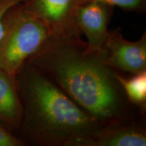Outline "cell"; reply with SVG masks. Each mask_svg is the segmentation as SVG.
<instances>
[{"instance_id": "cell-1", "label": "cell", "mask_w": 146, "mask_h": 146, "mask_svg": "<svg viewBox=\"0 0 146 146\" xmlns=\"http://www.w3.org/2000/svg\"><path fill=\"white\" fill-rule=\"evenodd\" d=\"M27 63L39 69L73 102L104 125L143 120L128 101L106 63L104 50H94L81 36L50 37Z\"/></svg>"}, {"instance_id": "cell-2", "label": "cell", "mask_w": 146, "mask_h": 146, "mask_svg": "<svg viewBox=\"0 0 146 146\" xmlns=\"http://www.w3.org/2000/svg\"><path fill=\"white\" fill-rule=\"evenodd\" d=\"M15 80L23 107L18 130L26 143L72 146L104 126L34 66L25 64Z\"/></svg>"}, {"instance_id": "cell-3", "label": "cell", "mask_w": 146, "mask_h": 146, "mask_svg": "<svg viewBox=\"0 0 146 146\" xmlns=\"http://www.w3.org/2000/svg\"><path fill=\"white\" fill-rule=\"evenodd\" d=\"M50 37L44 23L29 12L23 2L14 5L4 16V33L0 41V69L15 77Z\"/></svg>"}, {"instance_id": "cell-4", "label": "cell", "mask_w": 146, "mask_h": 146, "mask_svg": "<svg viewBox=\"0 0 146 146\" xmlns=\"http://www.w3.org/2000/svg\"><path fill=\"white\" fill-rule=\"evenodd\" d=\"M84 0H26L29 12L44 23L51 37L81 36L76 14Z\"/></svg>"}, {"instance_id": "cell-5", "label": "cell", "mask_w": 146, "mask_h": 146, "mask_svg": "<svg viewBox=\"0 0 146 146\" xmlns=\"http://www.w3.org/2000/svg\"><path fill=\"white\" fill-rule=\"evenodd\" d=\"M103 49L106 63L117 71L135 74L146 70V34L140 39L129 41L120 29L109 31Z\"/></svg>"}, {"instance_id": "cell-6", "label": "cell", "mask_w": 146, "mask_h": 146, "mask_svg": "<svg viewBox=\"0 0 146 146\" xmlns=\"http://www.w3.org/2000/svg\"><path fill=\"white\" fill-rule=\"evenodd\" d=\"M143 120L104 125L96 132L76 140L72 146H145Z\"/></svg>"}, {"instance_id": "cell-7", "label": "cell", "mask_w": 146, "mask_h": 146, "mask_svg": "<svg viewBox=\"0 0 146 146\" xmlns=\"http://www.w3.org/2000/svg\"><path fill=\"white\" fill-rule=\"evenodd\" d=\"M114 7L99 1H86L79 5L76 14V25L86 36L92 50H103Z\"/></svg>"}, {"instance_id": "cell-8", "label": "cell", "mask_w": 146, "mask_h": 146, "mask_svg": "<svg viewBox=\"0 0 146 146\" xmlns=\"http://www.w3.org/2000/svg\"><path fill=\"white\" fill-rule=\"evenodd\" d=\"M23 115L15 77L0 69V122L14 132L19 129Z\"/></svg>"}, {"instance_id": "cell-9", "label": "cell", "mask_w": 146, "mask_h": 146, "mask_svg": "<svg viewBox=\"0 0 146 146\" xmlns=\"http://www.w3.org/2000/svg\"><path fill=\"white\" fill-rule=\"evenodd\" d=\"M116 78L121 85L127 99L145 116L146 110V70L126 77L119 72Z\"/></svg>"}, {"instance_id": "cell-10", "label": "cell", "mask_w": 146, "mask_h": 146, "mask_svg": "<svg viewBox=\"0 0 146 146\" xmlns=\"http://www.w3.org/2000/svg\"><path fill=\"white\" fill-rule=\"evenodd\" d=\"M99 1L113 7H118L127 12L143 14L146 11V0H84L86 1Z\"/></svg>"}, {"instance_id": "cell-11", "label": "cell", "mask_w": 146, "mask_h": 146, "mask_svg": "<svg viewBox=\"0 0 146 146\" xmlns=\"http://www.w3.org/2000/svg\"><path fill=\"white\" fill-rule=\"evenodd\" d=\"M27 143L0 122V146H24Z\"/></svg>"}, {"instance_id": "cell-12", "label": "cell", "mask_w": 146, "mask_h": 146, "mask_svg": "<svg viewBox=\"0 0 146 146\" xmlns=\"http://www.w3.org/2000/svg\"><path fill=\"white\" fill-rule=\"evenodd\" d=\"M26 0H0V41L4 33V16L9 9Z\"/></svg>"}]
</instances>
